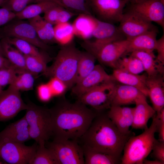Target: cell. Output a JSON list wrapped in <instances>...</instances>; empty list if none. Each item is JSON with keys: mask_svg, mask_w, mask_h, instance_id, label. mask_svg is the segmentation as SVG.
<instances>
[{"mask_svg": "<svg viewBox=\"0 0 164 164\" xmlns=\"http://www.w3.org/2000/svg\"><path fill=\"white\" fill-rule=\"evenodd\" d=\"M53 139L78 140L85 133L97 112L78 100L62 99L49 109Z\"/></svg>", "mask_w": 164, "mask_h": 164, "instance_id": "obj_1", "label": "cell"}, {"mask_svg": "<svg viewBox=\"0 0 164 164\" xmlns=\"http://www.w3.org/2000/svg\"><path fill=\"white\" fill-rule=\"evenodd\" d=\"M133 135L132 132L128 134L121 132L107 113L100 112L97 113L88 128L79 140L82 142V146L108 154L121 160L125 145Z\"/></svg>", "mask_w": 164, "mask_h": 164, "instance_id": "obj_2", "label": "cell"}, {"mask_svg": "<svg viewBox=\"0 0 164 164\" xmlns=\"http://www.w3.org/2000/svg\"><path fill=\"white\" fill-rule=\"evenodd\" d=\"M151 125L140 135L131 136L126 142L121 160L122 164H143L157 140L155 137L157 132L159 119L155 115Z\"/></svg>", "mask_w": 164, "mask_h": 164, "instance_id": "obj_3", "label": "cell"}, {"mask_svg": "<svg viewBox=\"0 0 164 164\" xmlns=\"http://www.w3.org/2000/svg\"><path fill=\"white\" fill-rule=\"evenodd\" d=\"M81 51L71 43L63 46L53 64L43 73L46 77H56L62 81L67 88L76 84L77 68Z\"/></svg>", "mask_w": 164, "mask_h": 164, "instance_id": "obj_4", "label": "cell"}, {"mask_svg": "<svg viewBox=\"0 0 164 164\" xmlns=\"http://www.w3.org/2000/svg\"><path fill=\"white\" fill-rule=\"evenodd\" d=\"M24 115L28 125L30 138L38 144H45L52 136V128L49 109L31 102L27 104Z\"/></svg>", "mask_w": 164, "mask_h": 164, "instance_id": "obj_5", "label": "cell"}, {"mask_svg": "<svg viewBox=\"0 0 164 164\" xmlns=\"http://www.w3.org/2000/svg\"><path fill=\"white\" fill-rule=\"evenodd\" d=\"M128 40L125 39L101 45H95L89 40L81 46L102 64L115 69L119 59L126 53Z\"/></svg>", "mask_w": 164, "mask_h": 164, "instance_id": "obj_6", "label": "cell"}, {"mask_svg": "<svg viewBox=\"0 0 164 164\" xmlns=\"http://www.w3.org/2000/svg\"><path fill=\"white\" fill-rule=\"evenodd\" d=\"M47 146L59 164H84L83 149L76 140L53 139Z\"/></svg>", "mask_w": 164, "mask_h": 164, "instance_id": "obj_7", "label": "cell"}, {"mask_svg": "<svg viewBox=\"0 0 164 164\" xmlns=\"http://www.w3.org/2000/svg\"><path fill=\"white\" fill-rule=\"evenodd\" d=\"M114 81H107L99 84L78 97V100L91 106L97 112L109 109L117 86Z\"/></svg>", "mask_w": 164, "mask_h": 164, "instance_id": "obj_8", "label": "cell"}, {"mask_svg": "<svg viewBox=\"0 0 164 164\" xmlns=\"http://www.w3.org/2000/svg\"><path fill=\"white\" fill-rule=\"evenodd\" d=\"M88 4L96 18L113 24L119 22L126 5L124 0H88Z\"/></svg>", "mask_w": 164, "mask_h": 164, "instance_id": "obj_9", "label": "cell"}, {"mask_svg": "<svg viewBox=\"0 0 164 164\" xmlns=\"http://www.w3.org/2000/svg\"><path fill=\"white\" fill-rule=\"evenodd\" d=\"M37 146V144L29 146L24 143L1 142L0 159L5 164H30Z\"/></svg>", "mask_w": 164, "mask_h": 164, "instance_id": "obj_10", "label": "cell"}, {"mask_svg": "<svg viewBox=\"0 0 164 164\" xmlns=\"http://www.w3.org/2000/svg\"><path fill=\"white\" fill-rule=\"evenodd\" d=\"M13 20L5 25L2 32L4 37L19 39L28 42L44 51L50 48V46L39 38L33 26L23 20Z\"/></svg>", "mask_w": 164, "mask_h": 164, "instance_id": "obj_11", "label": "cell"}, {"mask_svg": "<svg viewBox=\"0 0 164 164\" xmlns=\"http://www.w3.org/2000/svg\"><path fill=\"white\" fill-rule=\"evenodd\" d=\"M119 22L118 28L128 40L147 31L158 29L152 22L127 8Z\"/></svg>", "mask_w": 164, "mask_h": 164, "instance_id": "obj_12", "label": "cell"}, {"mask_svg": "<svg viewBox=\"0 0 164 164\" xmlns=\"http://www.w3.org/2000/svg\"><path fill=\"white\" fill-rule=\"evenodd\" d=\"M27 107L20 91L8 87L0 94V121L12 119Z\"/></svg>", "mask_w": 164, "mask_h": 164, "instance_id": "obj_13", "label": "cell"}, {"mask_svg": "<svg viewBox=\"0 0 164 164\" xmlns=\"http://www.w3.org/2000/svg\"><path fill=\"white\" fill-rule=\"evenodd\" d=\"M127 9L136 12L147 20L154 22L164 29V0H143L127 4Z\"/></svg>", "mask_w": 164, "mask_h": 164, "instance_id": "obj_14", "label": "cell"}, {"mask_svg": "<svg viewBox=\"0 0 164 164\" xmlns=\"http://www.w3.org/2000/svg\"><path fill=\"white\" fill-rule=\"evenodd\" d=\"M111 80L115 81L112 75L108 74L100 65H96L89 74L72 87V92L78 98L99 84Z\"/></svg>", "mask_w": 164, "mask_h": 164, "instance_id": "obj_15", "label": "cell"}, {"mask_svg": "<svg viewBox=\"0 0 164 164\" xmlns=\"http://www.w3.org/2000/svg\"><path fill=\"white\" fill-rule=\"evenodd\" d=\"M94 45H101L126 39L118 26L114 24L101 21L97 19L96 24L92 34Z\"/></svg>", "mask_w": 164, "mask_h": 164, "instance_id": "obj_16", "label": "cell"}, {"mask_svg": "<svg viewBox=\"0 0 164 164\" xmlns=\"http://www.w3.org/2000/svg\"><path fill=\"white\" fill-rule=\"evenodd\" d=\"M30 139L28 124L24 116L10 124L0 132V142L24 143Z\"/></svg>", "mask_w": 164, "mask_h": 164, "instance_id": "obj_17", "label": "cell"}, {"mask_svg": "<svg viewBox=\"0 0 164 164\" xmlns=\"http://www.w3.org/2000/svg\"><path fill=\"white\" fill-rule=\"evenodd\" d=\"M133 122L131 126L135 129H144L147 128L150 118H153L156 113L153 107L147 103L146 97L143 94L135 101Z\"/></svg>", "mask_w": 164, "mask_h": 164, "instance_id": "obj_18", "label": "cell"}, {"mask_svg": "<svg viewBox=\"0 0 164 164\" xmlns=\"http://www.w3.org/2000/svg\"><path fill=\"white\" fill-rule=\"evenodd\" d=\"M146 85L153 108L156 113L164 107V82L163 75L147 77Z\"/></svg>", "mask_w": 164, "mask_h": 164, "instance_id": "obj_19", "label": "cell"}, {"mask_svg": "<svg viewBox=\"0 0 164 164\" xmlns=\"http://www.w3.org/2000/svg\"><path fill=\"white\" fill-rule=\"evenodd\" d=\"M158 32V29L148 31L128 40L126 53L135 51L153 52L155 48Z\"/></svg>", "mask_w": 164, "mask_h": 164, "instance_id": "obj_20", "label": "cell"}, {"mask_svg": "<svg viewBox=\"0 0 164 164\" xmlns=\"http://www.w3.org/2000/svg\"><path fill=\"white\" fill-rule=\"evenodd\" d=\"M112 75L115 81L135 87L146 97L148 96L149 91L146 85L147 76L133 74L117 69H114Z\"/></svg>", "mask_w": 164, "mask_h": 164, "instance_id": "obj_21", "label": "cell"}, {"mask_svg": "<svg viewBox=\"0 0 164 164\" xmlns=\"http://www.w3.org/2000/svg\"><path fill=\"white\" fill-rule=\"evenodd\" d=\"M96 21L97 18L92 15L78 14L72 24L74 35L84 40H89L92 37Z\"/></svg>", "mask_w": 164, "mask_h": 164, "instance_id": "obj_22", "label": "cell"}, {"mask_svg": "<svg viewBox=\"0 0 164 164\" xmlns=\"http://www.w3.org/2000/svg\"><path fill=\"white\" fill-rule=\"evenodd\" d=\"M143 94L139 89L135 87L123 84L117 85L111 106H121L135 104V100Z\"/></svg>", "mask_w": 164, "mask_h": 164, "instance_id": "obj_23", "label": "cell"}, {"mask_svg": "<svg viewBox=\"0 0 164 164\" xmlns=\"http://www.w3.org/2000/svg\"><path fill=\"white\" fill-rule=\"evenodd\" d=\"M131 53V55L137 58L141 62L148 77L163 74L164 65L157 61L153 52L135 51Z\"/></svg>", "mask_w": 164, "mask_h": 164, "instance_id": "obj_24", "label": "cell"}, {"mask_svg": "<svg viewBox=\"0 0 164 164\" xmlns=\"http://www.w3.org/2000/svg\"><path fill=\"white\" fill-rule=\"evenodd\" d=\"M41 40L45 43H56L53 25L45 20L40 15L28 19Z\"/></svg>", "mask_w": 164, "mask_h": 164, "instance_id": "obj_25", "label": "cell"}, {"mask_svg": "<svg viewBox=\"0 0 164 164\" xmlns=\"http://www.w3.org/2000/svg\"><path fill=\"white\" fill-rule=\"evenodd\" d=\"M1 42L4 56L16 69L18 74L27 71L24 55L9 43L4 37L1 39Z\"/></svg>", "mask_w": 164, "mask_h": 164, "instance_id": "obj_26", "label": "cell"}, {"mask_svg": "<svg viewBox=\"0 0 164 164\" xmlns=\"http://www.w3.org/2000/svg\"><path fill=\"white\" fill-rule=\"evenodd\" d=\"M109 109L107 114L118 130L124 134L131 132L129 130L131 121L125 110L115 106H111Z\"/></svg>", "mask_w": 164, "mask_h": 164, "instance_id": "obj_27", "label": "cell"}, {"mask_svg": "<svg viewBox=\"0 0 164 164\" xmlns=\"http://www.w3.org/2000/svg\"><path fill=\"white\" fill-rule=\"evenodd\" d=\"M57 5L49 0H43L28 5L21 11L16 13L15 19L20 20L30 19L42 13Z\"/></svg>", "mask_w": 164, "mask_h": 164, "instance_id": "obj_28", "label": "cell"}, {"mask_svg": "<svg viewBox=\"0 0 164 164\" xmlns=\"http://www.w3.org/2000/svg\"><path fill=\"white\" fill-rule=\"evenodd\" d=\"M82 147L85 164H117L120 162V160L111 155L86 147Z\"/></svg>", "mask_w": 164, "mask_h": 164, "instance_id": "obj_29", "label": "cell"}, {"mask_svg": "<svg viewBox=\"0 0 164 164\" xmlns=\"http://www.w3.org/2000/svg\"><path fill=\"white\" fill-rule=\"evenodd\" d=\"M96 60L95 57L88 52L81 51L78 64L75 84L80 82L93 70L95 66Z\"/></svg>", "mask_w": 164, "mask_h": 164, "instance_id": "obj_30", "label": "cell"}, {"mask_svg": "<svg viewBox=\"0 0 164 164\" xmlns=\"http://www.w3.org/2000/svg\"><path fill=\"white\" fill-rule=\"evenodd\" d=\"M54 31L56 43L63 46L71 43L75 36L72 24L68 22L55 25Z\"/></svg>", "mask_w": 164, "mask_h": 164, "instance_id": "obj_31", "label": "cell"}, {"mask_svg": "<svg viewBox=\"0 0 164 164\" xmlns=\"http://www.w3.org/2000/svg\"><path fill=\"white\" fill-rule=\"evenodd\" d=\"M24 55L27 70L35 76L44 73L47 67V63L51 60L48 55L43 57Z\"/></svg>", "mask_w": 164, "mask_h": 164, "instance_id": "obj_32", "label": "cell"}, {"mask_svg": "<svg viewBox=\"0 0 164 164\" xmlns=\"http://www.w3.org/2000/svg\"><path fill=\"white\" fill-rule=\"evenodd\" d=\"M34 76L28 71L18 73L9 87L19 91L32 90L34 82Z\"/></svg>", "mask_w": 164, "mask_h": 164, "instance_id": "obj_33", "label": "cell"}, {"mask_svg": "<svg viewBox=\"0 0 164 164\" xmlns=\"http://www.w3.org/2000/svg\"><path fill=\"white\" fill-rule=\"evenodd\" d=\"M10 44L17 49L24 55L43 57L48 55L39 50L38 48L24 40L13 37H4Z\"/></svg>", "mask_w": 164, "mask_h": 164, "instance_id": "obj_34", "label": "cell"}, {"mask_svg": "<svg viewBox=\"0 0 164 164\" xmlns=\"http://www.w3.org/2000/svg\"><path fill=\"white\" fill-rule=\"evenodd\" d=\"M57 5L77 15H92L88 4V0H49Z\"/></svg>", "mask_w": 164, "mask_h": 164, "instance_id": "obj_35", "label": "cell"}, {"mask_svg": "<svg viewBox=\"0 0 164 164\" xmlns=\"http://www.w3.org/2000/svg\"><path fill=\"white\" fill-rule=\"evenodd\" d=\"M30 164H59L52 152L45 144H38Z\"/></svg>", "mask_w": 164, "mask_h": 164, "instance_id": "obj_36", "label": "cell"}, {"mask_svg": "<svg viewBox=\"0 0 164 164\" xmlns=\"http://www.w3.org/2000/svg\"><path fill=\"white\" fill-rule=\"evenodd\" d=\"M115 69L137 74L144 71L140 61L131 55L128 57L121 58L118 62Z\"/></svg>", "mask_w": 164, "mask_h": 164, "instance_id": "obj_37", "label": "cell"}, {"mask_svg": "<svg viewBox=\"0 0 164 164\" xmlns=\"http://www.w3.org/2000/svg\"><path fill=\"white\" fill-rule=\"evenodd\" d=\"M43 0H4L1 6L16 13L19 12L28 5Z\"/></svg>", "mask_w": 164, "mask_h": 164, "instance_id": "obj_38", "label": "cell"}, {"mask_svg": "<svg viewBox=\"0 0 164 164\" xmlns=\"http://www.w3.org/2000/svg\"><path fill=\"white\" fill-rule=\"evenodd\" d=\"M17 74V70L12 64L0 69V94L3 87L9 85Z\"/></svg>", "mask_w": 164, "mask_h": 164, "instance_id": "obj_39", "label": "cell"}, {"mask_svg": "<svg viewBox=\"0 0 164 164\" xmlns=\"http://www.w3.org/2000/svg\"><path fill=\"white\" fill-rule=\"evenodd\" d=\"M48 84L53 95L62 94L67 89V86L62 81L56 77L51 78Z\"/></svg>", "mask_w": 164, "mask_h": 164, "instance_id": "obj_40", "label": "cell"}, {"mask_svg": "<svg viewBox=\"0 0 164 164\" xmlns=\"http://www.w3.org/2000/svg\"><path fill=\"white\" fill-rule=\"evenodd\" d=\"M61 6L56 5L44 13L43 19L53 25H56L58 14Z\"/></svg>", "mask_w": 164, "mask_h": 164, "instance_id": "obj_41", "label": "cell"}, {"mask_svg": "<svg viewBox=\"0 0 164 164\" xmlns=\"http://www.w3.org/2000/svg\"><path fill=\"white\" fill-rule=\"evenodd\" d=\"M38 97L43 101H49L53 95L50 88L48 83L39 85L37 88Z\"/></svg>", "mask_w": 164, "mask_h": 164, "instance_id": "obj_42", "label": "cell"}, {"mask_svg": "<svg viewBox=\"0 0 164 164\" xmlns=\"http://www.w3.org/2000/svg\"><path fill=\"white\" fill-rule=\"evenodd\" d=\"M152 156L155 159L164 164V142L157 140L152 149Z\"/></svg>", "mask_w": 164, "mask_h": 164, "instance_id": "obj_43", "label": "cell"}, {"mask_svg": "<svg viewBox=\"0 0 164 164\" xmlns=\"http://www.w3.org/2000/svg\"><path fill=\"white\" fill-rule=\"evenodd\" d=\"M15 18L14 12L4 7L0 8V27L5 25Z\"/></svg>", "mask_w": 164, "mask_h": 164, "instance_id": "obj_44", "label": "cell"}, {"mask_svg": "<svg viewBox=\"0 0 164 164\" xmlns=\"http://www.w3.org/2000/svg\"><path fill=\"white\" fill-rule=\"evenodd\" d=\"M155 50L157 52L156 59L159 63L164 64V35L158 39H157Z\"/></svg>", "mask_w": 164, "mask_h": 164, "instance_id": "obj_45", "label": "cell"}, {"mask_svg": "<svg viewBox=\"0 0 164 164\" xmlns=\"http://www.w3.org/2000/svg\"><path fill=\"white\" fill-rule=\"evenodd\" d=\"M157 132H158L159 133V139L158 140L160 142H164V121H162L159 119Z\"/></svg>", "mask_w": 164, "mask_h": 164, "instance_id": "obj_46", "label": "cell"}, {"mask_svg": "<svg viewBox=\"0 0 164 164\" xmlns=\"http://www.w3.org/2000/svg\"><path fill=\"white\" fill-rule=\"evenodd\" d=\"M11 64V63L5 57L0 55V69Z\"/></svg>", "mask_w": 164, "mask_h": 164, "instance_id": "obj_47", "label": "cell"}, {"mask_svg": "<svg viewBox=\"0 0 164 164\" xmlns=\"http://www.w3.org/2000/svg\"><path fill=\"white\" fill-rule=\"evenodd\" d=\"M144 164H163V163L160 161L156 159L154 160H148L146 159L143 161Z\"/></svg>", "mask_w": 164, "mask_h": 164, "instance_id": "obj_48", "label": "cell"}, {"mask_svg": "<svg viewBox=\"0 0 164 164\" xmlns=\"http://www.w3.org/2000/svg\"><path fill=\"white\" fill-rule=\"evenodd\" d=\"M143 0H124L126 2V5L127 4H134L138 3Z\"/></svg>", "mask_w": 164, "mask_h": 164, "instance_id": "obj_49", "label": "cell"}, {"mask_svg": "<svg viewBox=\"0 0 164 164\" xmlns=\"http://www.w3.org/2000/svg\"><path fill=\"white\" fill-rule=\"evenodd\" d=\"M0 55L4 56V54L3 53V52L1 42V40H0Z\"/></svg>", "mask_w": 164, "mask_h": 164, "instance_id": "obj_50", "label": "cell"}, {"mask_svg": "<svg viewBox=\"0 0 164 164\" xmlns=\"http://www.w3.org/2000/svg\"><path fill=\"white\" fill-rule=\"evenodd\" d=\"M5 164V163L1 159H0V164Z\"/></svg>", "mask_w": 164, "mask_h": 164, "instance_id": "obj_51", "label": "cell"}, {"mask_svg": "<svg viewBox=\"0 0 164 164\" xmlns=\"http://www.w3.org/2000/svg\"><path fill=\"white\" fill-rule=\"evenodd\" d=\"M3 1H2V0H0V6H1L3 2Z\"/></svg>", "mask_w": 164, "mask_h": 164, "instance_id": "obj_52", "label": "cell"}, {"mask_svg": "<svg viewBox=\"0 0 164 164\" xmlns=\"http://www.w3.org/2000/svg\"><path fill=\"white\" fill-rule=\"evenodd\" d=\"M2 0V1H4V0Z\"/></svg>", "mask_w": 164, "mask_h": 164, "instance_id": "obj_53", "label": "cell"}]
</instances>
